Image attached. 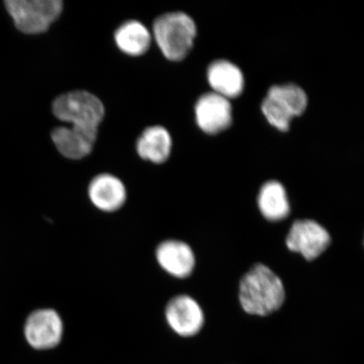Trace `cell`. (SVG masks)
<instances>
[{
  "label": "cell",
  "instance_id": "cell-15",
  "mask_svg": "<svg viewBox=\"0 0 364 364\" xmlns=\"http://www.w3.org/2000/svg\"><path fill=\"white\" fill-rule=\"evenodd\" d=\"M258 206L268 220L279 221L288 217L290 206L284 186L276 181L264 184L258 196Z\"/></svg>",
  "mask_w": 364,
  "mask_h": 364
},
{
  "label": "cell",
  "instance_id": "cell-17",
  "mask_svg": "<svg viewBox=\"0 0 364 364\" xmlns=\"http://www.w3.org/2000/svg\"><path fill=\"white\" fill-rule=\"evenodd\" d=\"M262 110L268 122L282 132L288 131L293 118L282 111L269 98L266 97L262 102Z\"/></svg>",
  "mask_w": 364,
  "mask_h": 364
},
{
  "label": "cell",
  "instance_id": "cell-13",
  "mask_svg": "<svg viewBox=\"0 0 364 364\" xmlns=\"http://www.w3.org/2000/svg\"><path fill=\"white\" fill-rule=\"evenodd\" d=\"M208 80L213 92L229 100L239 97L244 90L242 72L230 61L213 62L208 70Z\"/></svg>",
  "mask_w": 364,
  "mask_h": 364
},
{
  "label": "cell",
  "instance_id": "cell-9",
  "mask_svg": "<svg viewBox=\"0 0 364 364\" xmlns=\"http://www.w3.org/2000/svg\"><path fill=\"white\" fill-rule=\"evenodd\" d=\"M88 195L90 202L99 210L112 213L124 206L127 194L124 182L115 176L104 173L91 180Z\"/></svg>",
  "mask_w": 364,
  "mask_h": 364
},
{
  "label": "cell",
  "instance_id": "cell-2",
  "mask_svg": "<svg viewBox=\"0 0 364 364\" xmlns=\"http://www.w3.org/2000/svg\"><path fill=\"white\" fill-rule=\"evenodd\" d=\"M153 34L159 48L168 60L181 61L193 47L197 26L186 13H166L154 21Z\"/></svg>",
  "mask_w": 364,
  "mask_h": 364
},
{
  "label": "cell",
  "instance_id": "cell-8",
  "mask_svg": "<svg viewBox=\"0 0 364 364\" xmlns=\"http://www.w3.org/2000/svg\"><path fill=\"white\" fill-rule=\"evenodd\" d=\"M195 114L198 127L208 134L221 133L232 122L230 100L215 92L205 94L199 98Z\"/></svg>",
  "mask_w": 364,
  "mask_h": 364
},
{
  "label": "cell",
  "instance_id": "cell-12",
  "mask_svg": "<svg viewBox=\"0 0 364 364\" xmlns=\"http://www.w3.org/2000/svg\"><path fill=\"white\" fill-rule=\"evenodd\" d=\"M172 149L171 136L162 126L149 127L140 134L136 143L139 156L149 162L161 165L170 158Z\"/></svg>",
  "mask_w": 364,
  "mask_h": 364
},
{
  "label": "cell",
  "instance_id": "cell-10",
  "mask_svg": "<svg viewBox=\"0 0 364 364\" xmlns=\"http://www.w3.org/2000/svg\"><path fill=\"white\" fill-rule=\"evenodd\" d=\"M98 132L78 129L75 127H58L51 138L58 151L70 159H81L92 152Z\"/></svg>",
  "mask_w": 364,
  "mask_h": 364
},
{
  "label": "cell",
  "instance_id": "cell-5",
  "mask_svg": "<svg viewBox=\"0 0 364 364\" xmlns=\"http://www.w3.org/2000/svg\"><path fill=\"white\" fill-rule=\"evenodd\" d=\"M24 331L27 343L33 348L52 349L60 343L63 338L62 318L54 309H38L27 318Z\"/></svg>",
  "mask_w": 364,
  "mask_h": 364
},
{
  "label": "cell",
  "instance_id": "cell-7",
  "mask_svg": "<svg viewBox=\"0 0 364 364\" xmlns=\"http://www.w3.org/2000/svg\"><path fill=\"white\" fill-rule=\"evenodd\" d=\"M166 318L171 328L183 338L197 335L204 324L201 307L188 295L176 296L168 303Z\"/></svg>",
  "mask_w": 364,
  "mask_h": 364
},
{
  "label": "cell",
  "instance_id": "cell-6",
  "mask_svg": "<svg viewBox=\"0 0 364 364\" xmlns=\"http://www.w3.org/2000/svg\"><path fill=\"white\" fill-rule=\"evenodd\" d=\"M330 243L331 236L325 228L309 220L294 222L286 239L290 250L301 254L309 261L321 256Z\"/></svg>",
  "mask_w": 364,
  "mask_h": 364
},
{
  "label": "cell",
  "instance_id": "cell-1",
  "mask_svg": "<svg viewBox=\"0 0 364 364\" xmlns=\"http://www.w3.org/2000/svg\"><path fill=\"white\" fill-rule=\"evenodd\" d=\"M284 299L283 282L263 264L255 265L240 282L241 306L250 315H270L283 306Z\"/></svg>",
  "mask_w": 364,
  "mask_h": 364
},
{
  "label": "cell",
  "instance_id": "cell-16",
  "mask_svg": "<svg viewBox=\"0 0 364 364\" xmlns=\"http://www.w3.org/2000/svg\"><path fill=\"white\" fill-rule=\"evenodd\" d=\"M267 97L292 118L302 115L308 105L306 92L293 84L272 86Z\"/></svg>",
  "mask_w": 364,
  "mask_h": 364
},
{
  "label": "cell",
  "instance_id": "cell-14",
  "mask_svg": "<svg viewBox=\"0 0 364 364\" xmlns=\"http://www.w3.org/2000/svg\"><path fill=\"white\" fill-rule=\"evenodd\" d=\"M114 39L120 51L131 57L144 55L152 43L147 27L135 20L122 23L116 30Z\"/></svg>",
  "mask_w": 364,
  "mask_h": 364
},
{
  "label": "cell",
  "instance_id": "cell-11",
  "mask_svg": "<svg viewBox=\"0 0 364 364\" xmlns=\"http://www.w3.org/2000/svg\"><path fill=\"white\" fill-rule=\"evenodd\" d=\"M156 260L170 275L179 279L191 275L195 267V257L192 248L180 240H168L158 245Z\"/></svg>",
  "mask_w": 364,
  "mask_h": 364
},
{
  "label": "cell",
  "instance_id": "cell-4",
  "mask_svg": "<svg viewBox=\"0 0 364 364\" xmlns=\"http://www.w3.org/2000/svg\"><path fill=\"white\" fill-rule=\"evenodd\" d=\"M4 4L16 28L29 35L46 33L63 11L62 0H7Z\"/></svg>",
  "mask_w": 364,
  "mask_h": 364
},
{
  "label": "cell",
  "instance_id": "cell-3",
  "mask_svg": "<svg viewBox=\"0 0 364 364\" xmlns=\"http://www.w3.org/2000/svg\"><path fill=\"white\" fill-rule=\"evenodd\" d=\"M58 120L80 129L98 132L105 117V107L97 95L85 90L59 95L52 106Z\"/></svg>",
  "mask_w": 364,
  "mask_h": 364
}]
</instances>
